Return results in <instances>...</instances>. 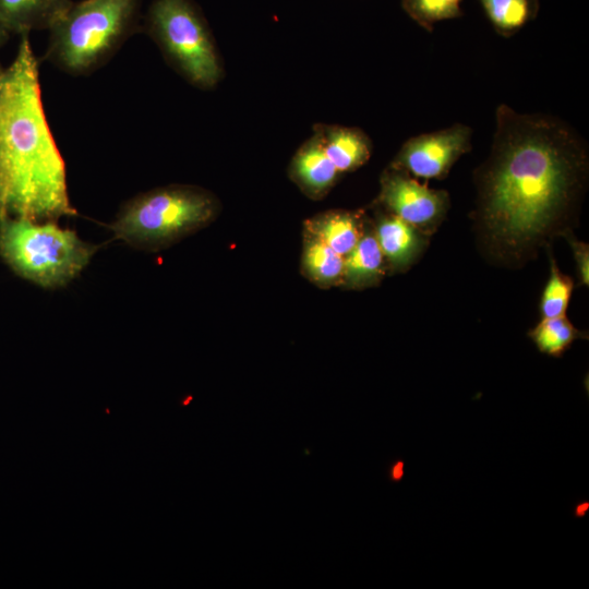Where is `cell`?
Returning <instances> with one entry per match:
<instances>
[{
    "label": "cell",
    "instance_id": "cell-1",
    "mask_svg": "<svg viewBox=\"0 0 589 589\" xmlns=\"http://www.w3.org/2000/svg\"><path fill=\"white\" fill-rule=\"evenodd\" d=\"M493 145L476 172V227L491 260L522 265L572 231L585 190L588 154L556 118L496 109Z\"/></svg>",
    "mask_w": 589,
    "mask_h": 589
},
{
    "label": "cell",
    "instance_id": "cell-2",
    "mask_svg": "<svg viewBox=\"0 0 589 589\" xmlns=\"http://www.w3.org/2000/svg\"><path fill=\"white\" fill-rule=\"evenodd\" d=\"M28 36L21 35L13 61L0 73V217L57 221L76 211L44 110Z\"/></svg>",
    "mask_w": 589,
    "mask_h": 589
},
{
    "label": "cell",
    "instance_id": "cell-3",
    "mask_svg": "<svg viewBox=\"0 0 589 589\" xmlns=\"http://www.w3.org/2000/svg\"><path fill=\"white\" fill-rule=\"evenodd\" d=\"M219 201L191 185L154 189L129 201L110 225L116 238L147 251H158L213 223Z\"/></svg>",
    "mask_w": 589,
    "mask_h": 589
},
{
    "label": "cell",
    "instance_id": "cell-4",
    "mask_svg": "<svg viewBox=\"0 0 589 589\" xmlns=\"http://www.w3.org/2000/svg\"><path fill=\"white\" fill-rule=\"evenodd\" d=\"M98 245L56 221L0 217V256L20 277L46 289L67 286L88 265Z\"/></svg>",
    "mask_w": 589,
    "mask_h": 589
},
{
    "label": "cell",
    "instance_id": "cell-5",
    "mask_svg": "<svg viewBox=\"0 0 589 589\" xmlns=\"http://www.w3.org/2000/svg\"><path fill=\"white\" fill-rule=\"evenodd\" d=\"M139 0H84L71 3L48 31L46 59L73 74L92 71L127 39Z\"/></svg>",
    "mask_w": 589,
    "mask_h": 589
},
{
    "label": "cell",
    "instance_id": "cell-6",
    "mask_svg": "<svg viewBox=\"0 0 589 589\" xmlns=\"http://www.w3.org/2000/svg\"><path fill=\"white\" fill-rule=\"evenodd\" d=\"M148 26L170 62L191 83L213 87L221 69L208 31L188 0H155Z\"/></svg>",
    "mask_w": 589,
    "mask_h": 589
},
{
    "label": "cell",
    "instance_id": "cell-7",
    "mask_svg": "<svg viewBox=\"0 0 589 589\" xmlns=\"http://www.w3.org/2000/svg\"><path fill=\"white\" fill-rule=\"evenodd\" d=\"M376 203L430 237L441 226L449 208L445 190L431 189L428 182L389 166L381 177Z\"/></svg>",
    "mask_w": 589,
    "mask_h": 589
},
{
    "label": "cell",
    "instance_id": "cell-8",
    "mask_svg": "<svg viewBox=\"0 0 589 589\" xmlns=\"http://www.w3.org/2000/svg\"><path fill=\"white\" fill-rule=\"evenodd\" d=\"M471 134L468 125L456 123L410 137L402 144L390 167L417 179L442 180L454 164L471 149Z\"/></svg>",
    "mask_w": 589,
    "mask_h": 589
},
{
    "label": "cell",
    "instance_id": "cell-9",
    "mask_svg": "<svg viewBox=\"0 0 589 589\" xmlns=\"http://www.w3.org/2000/svg\"><path fill=\"white\" fill-rule=\"evenodd\" d=\"M388 273L408 271L428 245V237L397 216L382 209L372 223Z\"/></svg>",
    "mask_w": 589,
    "mask_h": 589
},
{
    "label": "cell",
    "instance_id": "cell-10",
    "mask_svg": "<svg viewBox=\"0 0 589 589\" xmlns=\"http://www.w3.org/2000/svg\"><path fill=\"white\" fill-rule=\"evenodd\" d=\"M289 173L292 181L312 200H320L329 192L340 172L324 149L321 132L297 151Z\"/></svg>",
    "mask_w": 589,
    "mask_h": 589
},
{
    "label": "cell",
    "instance_id": "cell-11",
    "mask_svg": "<svg viewBox=\"0 0 589 589\" xmlns=\"http://www.w3.org/2000/svg\"><path fill=\"white\" fill-rule=\"evenodd\" d=\"M368 221L362 211L330 209L306 219L303 230L345 257L363 236Z\"/></svg>",
    "mask_w": 589,
    "mask_h": 589
},
{
    "label": "cell",
    "instance_id": "cell-12",
    "mask_svg": "<svg viewBox=\"0 0 589 589\" xmlns=\"http://www.w3.org/2000/svg\"><path fill=\"white\" fill-rule=\"evenodd\" d=\"M387 273L388 267L375 238L372 223L368 221L363 236L344 257L340 287L352 290L374 287L383 280Z\"/></svg>",
    "mask_w": 589,
    "mask_h": 589
},
{
    "label": "cell",
    "instance_id": "cell-13",
    "mask_svg": "<svg viewBox=\"0 0 589 589\" xmlns=\"http://www.w3.org/2000/svg\"><path fill=\"white\" fill-rule=\"evenodd\" d=\"M71 0H0V20L7 29L17 35L48 29Z\"/></svg>",
    "mask_w": 589,
    "mask_h": 589
},
{
    "label": "cell",
    "instance_id": "cell-14",
    "mask_svg": "<svg viewBox=\"0 0 589 589\" xmlns=\"http://www.w3.org/2000/svg\"><path fill=\"white\" fill-rule=\"evenodd\" d=\"M300 268L303 277L318 288L340 287L344 274V256L303 230Z\"/></svg>",
    "mask_w": 589,
    "mask_h": 589
},
{
    "label": "cell",
    "instance_id": "cell-15",
    "mask_svg": "<svg viewBox=\"0 0 589 589\" xmlns=\"http://www.w3.org/2000/svg\"><path fill=\"white\" fill-rule=\"evenodd\" d=\"M324 149L337 170L353 171L371 156V142L359 129L330 127L321 131Z\"/></svg>",
    "mask_w": 589,
    "mask_h": 589
},
{
    "label": "cell",
    "instance_id": "cell-16",
    "mask_svg": "<svg viewBox=\"0 0 589 589\" xmlns=\"http://www.w3.org/2000/svg\"><path fill=\"white\" fill-rule=\"evenodd\" d=\"M528 336L540 352L554 358L562 357L575 340L588 338L566 315L542 318L529 330Z\"/></svg>",
    "mask_w": 589,
    "mask_h": 589
},
{
    "label": "cell",
    "instance_id": "cell-17",
    "mask_svg": "<svg viewBox=\"0 0 589 589\" xmlns=\"http://www.w3.org/2000/svg\"><path fill=\"white\" fill-rule=\"evenodd\" d=\"M495 29L509 36L520 29L534 13L532 0H480Z\"/></svg>",
    "mask_w": 589,
    "mask_h": 589
},
{
    "label": "cell",
    "instance_id": "cell-18",
    "mask_svg": "<svg viewBox=\"0 0 589 589\" xmlns=\"http://www.w3.org/2000/svg\"><path fill=\"white\" fill-rule=\"evenodd\" d=\"M550 262V276L540 301L542 318L565 315L574 289L573 279L561 272L552 255Z\"/></svg>",
    "mask_w": 589,
    "mask_h": 589
},
{
    "label": "cell",
    "instance_id": "cell-19",
    "mask_svg": "<svg viewBox=\"0 0 589 589\" xmlns=\"http://www.w3.org/2000/svg\"><path fill=\"white\" fill-rule=\"evenodd\" d=\"M461 0H401L407 14L426 31L440 21L458 17L462 14Z\"/></svg>",
    "mask_w": 589,
    "mask_h": 589
},
{
    "label": "cell",
    "instance_id": "cell-20",
    "mask_svg": "<svg viewBox=\"0 0 589 589\" xmlns=\"http://www.w3.org/2000/svg\"><path fill=\"white\" fill-rule=\"evenodd\" d=\"M569 242L577 268V276L580 285L588 286L589 284V247L587 243L579 241L572 231L564 235Z\"/></svg>",
    "mask_w": 589,
    "mask_h": 589
},
{
    "label": "cell",
    "instance_id": "cell-21",
    "mask_svg": "<svg viewBox=\"0 0 589 589\" xmlns=\"http://www.w3.org/2000/svg\"><path fill=\"white\" fill-rule=\"evenodd\" d=\"M404 477V462L401 460L396 461L392 466L390 478L394 481H399Z\"/></svg>",
    "mask_w": 589,
    "mask_h": 589
},
{
    "label": "cell",
    "instance_id": "cell-22",
    "mask_svg": "<svg viewBox=\"0 0 589 589\" xmlns=\"http://www.w3.org/2000/svg\"><path fill=\"white\" fill-rule=\"evenodd\" d=\"M10 35V32L7 29L4 24L0 20V48L5 44ZM3 68L0 63V73L2 72Z\"/></svg>",
    "mask_w": 589,
    "mask_h": 589
},
{
    "label": "cell",
    "instance_id": "cell-23",
    "mask_svg": "<svg viewBox=\"0 0 589 589\" xmlns=\"http://www.w3.org/2000/svg\"><path fill=\"white\" fill-rule=\"evenodd\" d=\"M588 509H589V503L588 502L579 503V504L576 505V507L574 509V515L576 517H582V516L586 515Z\"/></svg>",
    "mask_w": 589,
    "mask_h": 589
}]
</instances>
